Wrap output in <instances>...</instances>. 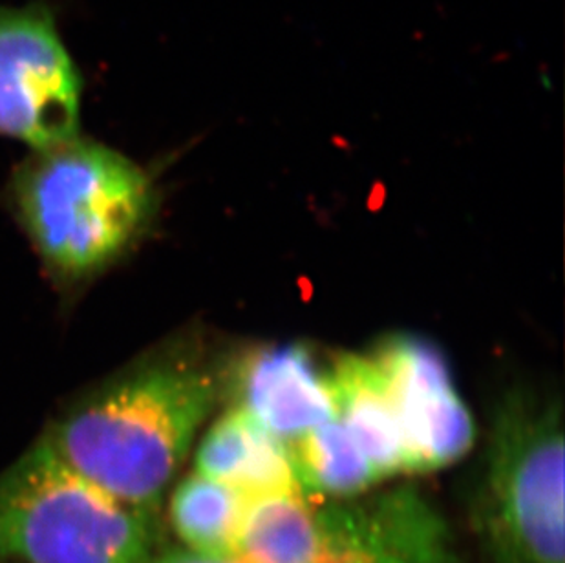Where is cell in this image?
Segmentation results:
<instances>
[{
    "instance_id": "obj_1",
    "label": "cell",
    "mask_w": 565,
    "mask_h": 563,
    "mask_svg": "<svg viewBox=\"0 0 565 563\" xmlns=\"http://www.w3.org/2000/svg\"><path fill=\"white\" fill-rule=\"evenodd\" d=\"M214 399L216 379L198 357L158 351L88 390L41 439L96 489L158 516Z\"/></svg>"
},
{
    "instance_id": "obj_2",
    "label": "cell",
    "mask_w": 565,
    "mask_h": 563,
    "mask_svg": "<svg viewBox=\"0 0 565 563\" xmlns=\"http://www.w3.org/2000/svg\"><path fill=\"white\" fill-rule=\"evenodd\" d=\"M11 198L39 255L64 280L113 266L156 209L154 185L138 163L81 136L33 150L13 176Z\"/></svg>"
},
{
    "instance_id": "obj_3",
    "label": "cell",
    "mask_w": 565,
    "mask_h": 563,
    "mask_svg": "<svg viewBox=\"0 0 565 563\" xmlns=\"http://www.w3.org/2000/svg\"><path fill=\"white\" fill-rule=\"evenodd\" d=\"M233 556L246 563H463L445 516L417 490L247 503Z\"/></svg>"
},
{
    "instance_id": "obj_4",
    "label": "cell",
    "mask_w": 565,
    "mask_h": 563,
    "mask_svg": "<svg viewBox=\"0 0 565 563\" xmlns=\"http://www.w3.org/2000/svg\"><path fill=\"white\" fill-rule=\"evenodd\" d=\"M158 516L119 503L39 439L0 474V563H150Z\"/></svg>"
},
{
    "instance_id": "obj_5",
    "label": "cell",
    "mask_w": 565,
    "mask_h": 563,
    "mask_svg": "<svg viewBox=\"0 0 565 563\" xmlns=\"http://www.w3.org/2000/svg\"><path fill=\"white\" fill-rule=\"evenodd\" d=\"M561 406L509 399L498 414L478 507L491 563H565Z\"/></svg>"
},
{
    "instance_id": "obj_6",
    "label": "cell",
    "mask_w": 565,
    "mask_h": 563,
    "mask_svg": "<svg viewBox=\"0 0 565 563\" xmlns=\"http://www.w3.org/2000/svg\"><path fill=\"white\" fill-rule=\"evenodd\" d=\"M83 77L54 11L0 6V136L44 150L79 136Z\"/></svg>"
},
{
    "instance_id": "obj_7",
    "label": "cell",
    "mask_w": 565,
    "mask_h": 563,
    "mask_svg": "<svg viewBox=\"0 0 565 563\" xmlns=\"http://www.w3.org/2000/svg\"><path fill=\"white\" fill-rule=\"evenodd\" d=\"M399 419L406 472L450 467L475 445L476 426L441 351L417 337L386 340L374 355Z\"/></svg>"
},
{
    "instance_id": "obj_8",
    "label": "cell",
    "mask_w": 565,
    "mask_h": 563,
    "mask_svg": "<svg viewBox=\"0 0 565 563\" xmlns=\"http://www.w3.org/2000/svg\"><path fill=\"white\" fill-rule=\"evenodd\" d=\"M238 392V408L286 445L335 419L328 375L305 346L258 351L241 370Z\"/></svg>"
},
{
    "instance_id": "obj_9",
    "label": "cell",
    "mask_w": 565,
    "mask_h": 563,
    "mask_svg": "<svg viewBox=\"0 0 565 563\" xmlns=\"http://www.w3.org/2000/svg\"><path fill=\"white\" fill-rule=\"evenodd\" d=\"M194 472L227 485L249 501L300 489L288 445L241 408L222 415L202 437Z\"/></svg>"
},
{
    "instance_id": "obj_10",
    "label": "cell",
    "mask_w": 565,
    "mask_h": 563,
    "mask_svg": "<svg viewBox=\"0 0 565 563\" xmlns=\"http://www.w3.org/2000/svg\"><path fill=\"white\" fill-rule=\"evenodd\" d=\"M328 384L335 419L366 454L381 479L406 474L399 419L374 357H341L328 373Z\"/></svg>"
},
{
    "instance_id": "obj_11",
    "label": "cell",
    "mask_w": 565,
    "mask_h": 563,
    "mask_svg": "<svg viewBox=\"0 0 565 563\" xmlns=\"http://www.w3.org/2000/svg\"><path fill=\"white\" fill-rule=\"evenodd\" d=\"M295 478L313 500H344L369 492L383 479L355 439L337 419L289 443Z\"/></svg>"
},
{
    "instance_id": "obj_12",
    "label": "cell",
    "mask_w": 565,
    "mask_h": 563,
    "mask_svg": "<svg viewBox=\"0 0 565 563\" xmlns=\"http://www.w3.org/2000/svg\"><path fill=\"white\" fill-rule=\"evenodd\" d=\"M246 496L227 485L191 474L171 496V525L183 549L205 556H233L244 516Z\"/></svg>"
},
{
    "instance_id": "obj_13",
    "label": "cell",
    "mask_w": 565,
    "mask_h": 563,
    "mask_svg": "<svg viewBox=\"0 0 565 563\" xmlns=\"http://www.w3.org/2000/svg\"><path fill=\"white\" fill-rule=\"evenodd\" d=\"M150 563H246L236 556H205V554L192 553L188 549H174L156 556Z\"/></svg>"
}]
</instances>
